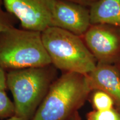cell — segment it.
Instances as JSON below:
<instances>
[{
	"instance_id": "14",
	"label": "cell",
	"mask_w": 120,
	"mask_h": 120,
	"mask_svg": "<svg viewBox=\"0 0 120 120\" xmlns=\"http://www.w3.org/2000/svg\"><path fill=\"white\" fill-rule=\"evenodd\" d=\"M7 87V73L0 65V91H6Z\"/></svg>"
},
{
	"instance_id": "17",
	"label": "cell",
	"mask_w": 120,
	"mask_h": 120,
	"mask_svg": "<svg viewBox=\"0 0 120 120\" xmlns=\"http://www.w3.org/2000/svg\"><path fill=\"white\" fill-rule=\"evenodd\" d=\"M5 120H26L23 118L21 117H17L16 116H13L12 117H11L7 118Z\"/></svg>"
},
{
	"instance_id": "6",
	"label": "cell",
	"mask_w": 120,
	"mask_h": 120,
	"mask_svg": "<svg viewBox=\"0 0 120 120\" xmlns=\"http://www.w3.org/2000/svg\"><path fill=\"white\" fill-rule=\"evenodd\" d=\"M82 37L97 63L110 64L120 58V34L102 24L92 25Z\"/></svg>"
},
{
	"instance_id": "15",
	"label": "cell",
	"mask_w": 120,
	"mask_h": 120,
	"mask_svg": "<svg viewBox=\"0 0 120 120\" xmlns=\"http://www.w3.org/2000/svg\"><path fill=\"white\" fill-rule=\"evenodd\" d=\"M64 1H69V2L81 4V5L84 6L90 7L92 4H94V3L96 2L98 0H64Z\"/></svg>"
},
{
	"instance_id": "12",
	"label": "cell",
	"mask_w": 120,
	"mask_h": 120,
	"mask_svg": "<svg viewBox=\"0 0 120 120\" xmlns=\"http://www.w3.org/2000/svg\"><path fill=\"white\" fill-rule=\"evenodd\" d=\"M15 115L13 102L9 98L6 91H0V119H7Z\"/></svg>"
},
{
	"instance_id": "8",
	"label": "cell",
	"mask_w": 120,
	"mask_h": 120,
	"mask_svg": "<svg viewBox=\"0 0 120 120\" xmlns=\"http://www.w3.org/2000/svg\"><path fill=\"white\" fill-rule=\"evenodd\" d=\"M91 91L98 90L109 94L115 108L120 112V72L110 64L97 63L95 68L86 75Z\"/></svg>"
},
{
	"instance_id": "10",
	"label": "cell",
	"mask_w": 120,
	"mask_h": 120,
	"mask_svg": "<svg viewBox=\"0 0 120 120\" xmlns=\"http://www.w3.org/2000/svg\"><path fill=\"white\" fill-rule=\"evenodd\" d=\"M93 110L105 111L115 107L113 100L109 94L98 90L91 91L89 97Z\"/></svg>"
},
{
	"instance_id": "11",
	"label": "cell",
	"mask_w": 120,
	"mask_h": 120,
	"mask_svg": "<svg viewBox=\"0 0 120 120\" xmlns=\"http://www.w3.org/2000/svg\"><path fill=\"white\" fill-rule=\"evenodd\" d=\"M87 120H120V112L115 107L105 111L92 110L86 113Z\"/></svg>"
},
{
	"instance_id": "16",
	"label": "cell",
	"mask_w": 120,
	"mask_h": 120,
	"mask_svg": "<svg viewBox=\"0 0 120 120\" xmlns=\"http://www.w3.org/2000/svg\"><path fill=\"white\" fill-rule=\"evenodd\" d=\"M69 120H82L81 117L80 115H79V112H77L72 117L70 118Z\"/></svg>"
},
{
	"instance_id": "13",
	"label": "cell",
	"mask_w": 120,
	"mask_h": 120,
	"mask_svg": "<svg viewBox=\"0 0 120 120\" xmlns=\"http://www.w3.org/2000/svg\"><path fill=\"white\" fill-rule=\"evenodd\" d=\"M18 19L4 8L3 0H0V32L15 27Z\"/></svg>"
},
{
	"instance_id": "1",
	"label": "cell",
	"mask_w": 120,
	"mask_h": 120,
	"mask_svg": "<svg viewBox=\"0 0 120 120\" xmlns=\"http://www.w3.org/2000/svg\"><path fill=\"white\" fill-rule=\"evenodd\" d=\"M86 75L66 72L57 78L31 120H69L91 92Z\"/></svg>"
},
{
	"instance_id": "9",
	"label": "cell",
	"mask_w": 120,
	"mask_h": 120,
	"mask_svg": "<svg viewBox=\"0 0 120 120\" xmlns=\"http://www.w3.org/2000/svg\"><path fill=\"white\" fill-rule=\"evenodd\" d=\"M91 25H111L120 28V0H98L90 7Z\"/></svg>"
},
{
	"instance_id": "7",
	"label": "cell",
	"mask_w": 120,
	"mask_h": 120,
	"mask_svg": "<svg viewBox=\"0 0 120 120\" xmlns=\"http://www.w3.org/2000/svg\"><path fill=\"white\" fill-rule=\"evenodd\" d=\"M91 25L90 8L64 0H56L49 26L82 37Z\"/></svg>"
},
{
	"instance_id": "2",
	"label": "cell",
	"mask_w": 120,
	"mask_h": 120,
	"mask_svg": "<svg viewBox=\"0 0 120 120\" xmlns=\"http://www.w3.org/2000/svg\"><path fill=\"white\" fill-rule=\"evenodd\" d=\"M57 78V69L52 64L7 71V87L12 94L15 116L32 119Z\"/></svg>"
},
{
	"instance_id": "3",
	"label": "cell",
	"mask_w": 120,
	"mask_h": 120,
	"mask_svg": "<svg viewBox=\"0 0 120 120\" xmlns=\"http://www.w3.org/2000/svg\"><path fill=\"white\" fill-rule=\"evenodd\" d=\"M41 35L51 64L57 70L87 75L95 68L96 60L82 37L52 26L42 31Z\"/></svg>"
},
{
	"instance_id": "5",
	"label": "cell",
	"mask_w": 120,
	"mask_h": 120,
	"mask_svg": "<svg viewBox=\"0 0 120 120\" xmlns=\"http://www.w3.org/2000/svg\"><path fill=\"white\" fill-rule=\"evenodd\" d=\"M56 0H3L4 8L24 29L42 32L50 26Z\"/></svg>"
},
{
	"instance_id": "4",
	"label": "cell",
	"mask_w": 120,
	"mask_h": 120,
	"mask_svg": "<svg viewBox=\"0 0 120 120\" xmlns=\"http://www.w3.org/2000/svg\"><path fill=\"white\" fill-rule=\"evenodd\" d=\"M50 64L41 32L13 27L0 32V65L5 71Z\"/></svg>"
},
{
	"instance_id": "18",
	"label": "cell",
	"mask_w": 120,
	"mask_h": 120,
	"mask_svg": "<svg viewBox=\"0 0 120 120\" xmlns=\"http://www.w3.org/2000/svg\"></svg>"
}]
</instances>
